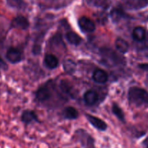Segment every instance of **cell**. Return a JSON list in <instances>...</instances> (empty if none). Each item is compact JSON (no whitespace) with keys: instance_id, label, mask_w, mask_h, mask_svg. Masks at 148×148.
Returning <instances> with one entry per match:
<instances>
[{"instance_id":"cell-8","label":"cell","mask_w":148,"mask_h":148,"mask_svg":"<svg viewBox=\"0 0 148 148\" xmlns=\"http://www.w3.org/2000/svg\"><path fill=\"white\" fill-rule=\"evenodd\" d=\"M21 121L25 124H29L34 121L39 122L37 115L34 110H25L23 112L21 115Z\"/></svg>"},{"instance_id":"cell-26","label":"cell","mask_w":148,"mask_h":148,"mask_svg":"<svg viewBox=\"0 0 148 148\" xmlns=\"http://www.w3.org/2000/svg\"><path fill=\"white\" fill-rule=\"evenodd\" d=\"M147 1H148V0H147Z\"/></svg>"},{"instance_id":"cell-11","label":"cell","mask_w":148,"mask_h":148,"mask_svg":"<svg viewBox=\"0 0 148 148\" xmlns=\"http://www.w3.org/2000/svg\"><path fill=\"white\" fill-rule=\"evenodd\" d=\"M92 79L96 83L105 84L108 80V75L102 69H96L93 73Z\"/></svg>"},{"instance_id":"cell-20","label":"cell","mask_w":148,"mask_h":148,"mask_svg":"<svg viewBox=\"0 0 148 148\" xmlns=\"http://www.w3.org/2000/svg\"><path fill=\"white\" fill-rule=\"evenodd\" d=\"M60 88L62 89V91L65 93L68 94V95H71L72 94V92H71V85L70 84L69 82H66V81H62L60 82Z\"/></svg>"},{"instance_id":"cell-18","label":"cell","mask_w":148,"mask_h":148,"mask_svg":"<svg viewBox=\"0 0 148 148\" xmlns=\"http://www.w3.org/2000/svg\"><path fill=\"white\" fill-rule=\"evenodd\" d=\"M63 68L65 72L68 73H73L76 68V63L72 60H65L63 62Z\"/></svg>"},{"instance_id":"cell-16","label":"cell","mask_w":148,"mask_h":148,"mask_svg":"<svg viewBox=\"0 0 148 148\" xmlns=\"http://www.w3.org/2000/svg\"><path fill=\"white\" fill-rule=\"evenodd\" d=\"M112 111L113 113L119 119L120 121L124 122L125 121V116L123 111L122 110L121 108L116 103H113L112 106Z\"/></svg>"},{"instance_id":"cell-3","label":"cell","mask_w":148,"mask_h":148,"mask_svg":"<svg viewBox=\"0 0 148 148\" xmlns=\"http://www.w3.org/2000/svg\"><path fill=\"white\" fill-rule=\"evenodd\" d=\"M78 24L80 29L84 33H92L96 29V25L94 21L87 17H82L79 20Z\"/></svg>"},{"instance_id":"cell-5","label":"cell","mask_w":148,"mask_h":148,"mask_svg":"<svg viewBox=\"0 0 148 148\" xmlns=\"http://www.w3.org/2000/svg\"><path fill=\"white\" fill-rule=\"evenodd\" d=\"M11 28H18L21 30H26L29 28L30 23L26 18L22 15L15 17L11 21Z\"/></svg>"},{"instance_id":"cell-19","label":"cell","mask_w":148,"mask_h":148,"mask_svg":"<svg viewBox=\"0 0 148 148\" xmlns=\"http://www.w3.org/2000/svg\"><path fill=\"white\" fill-rule=\"evenodd\" d=\"M124 17V14L121 10L114 9L111 12V18L113 21H119Z\"/></svg>"},{"instance_id":"cell-14","label":"cell","mask_w":148,"mask_h":148,"mask_svg":"<svg viewBox=\"0 0 148 148\" xmlns=\"http://www.w3.org/2000/svg\"><path fill=\"white\" fill-rule=\"evenodd\" d=\"M146 36V31L143 27L137 26L133 30L132 37L136 42H142Z\"/></svg>"},{"instance_id":"cell-9","label":"cell","mask_w":148,"mask_h":148,"mask_svg":"<svg viewBox=\"0 0 148 148\" xmlns=\"http://www.w3.org/2000/svg\"><path fill=\"white\" fill-rule=\"evenodd\" d=\"M98 94L94 90H88L84 95V100L86 105L92 106L95 105L98 100Z\"/></svg>"},{"instance_id":"cell-6","label":"cell","mask_w":148,"mask_h":148,"mask_svg":"<svg viewBox=\"0 0 148 148\" xmlns=\"http://www.w3.org/2000/svg\"><path fill=\"white\" fill-rule=\"evenodd\" d=\"M86 118L88 121L90 123V124H92L97 130L101 131V132H105L108 129L107 123L102 119L90 114H86Z\"/></svg>"},{"instance_id":"cell-22","label":"cell","mask_w":148,"mask_h":148,"mask_svg":"<svg viewBox=\"0 0 148 148\" xmlns=\"http://www.w3.org/2000/svg\"><path fill=\"white\" fill-rule=\"evenodd\" d=\"M0 68L2 70H5V71L8 70V64L5 62V61L2 59L1 56H0Z\"/></svg>"},{"instance_id":"cell-25","label":"cell","mask_w":148,"mask_h":148,"mask_svg":"<svg viewBox=\"0 0 148 148\" xmlns=\"http://www.w3.org/2000/svg\"><path fill=\"white\" fill-rule=\"evenodd\" d=\"M147 148H148V146H147Z\"/></svg>"},{"instance_id":"cell-1","label":"cell","mask_w":148,"mask_h":148,"mask_svg":"<svg viewBox=\"0 0 148 148\" xmlns=\"http://www.w3.org/2000/svg\"><path fill=\"white\" fill-rule=\"evenodd\" d=\"M128 99L131 104L137 107L148 106V92L142 88L131 87L128 92Z\"/></svg>"},{"instance_id":"cell-4","label":"cell","mask_w":148,"mask_h":148,"mask_svg":"<svg viewBox=\"0 0 148 148\" xmlns=\"http://www.w3.org/2000/svg\"><path fill=\"white\" fill-rule=\"evenodd\" d=\"M6 58L12 64L18 63L23 60V55L21 51L15 47H10L8 49Z\"/></svg>"},{"instance_id":"cell-21","label":"cell","mask_w":148,"mask_h":148,"mask_svg":"<svg viewBox=\"0 0 148 148\" xmlns=\"http://www.w3.org/2000/svg\"><path fill=\"white\" fill-rule=\"evenodd\" d=\"M10 6L16 8H22L24 5V2L22 0H7Z\"/></svg>"},{"instance_id":"cell-7","label":"cell","mask_w":148,"mask_h":148,"mask_svg":"<svg viewBox=\"0 0 148 148\" xmlns=\"http://www.w3.org/2000/svg\"><path fill=\"white\" fill-rule=\"evenodd\" d=\"M51 97V91L47 86L39 87L36 92V99L40 102H46Z\"/></svg>"},{"instance_id":"cell-13","label":"cell","mask_w":148,"mask_h":148,"mask_svg":"<svg viewBox=\"0 0 148 148\" xmlns=\"http://www.w3.org/2000/svg\"><path fill=\"white\" fill-rule=\"evenodd\" d=\"M63 114L64 118L65 119H68V120H75L79 117V114L77 110L73 107H67L65 108L63 110Z\"/></svg>"},{"instance_id":"cell-2","label":"cell","mask_w":148,"mask_h":148,"mask_svg":"<svg viewBox=\"0 0 148 148\" xmlns=\"http://www.w3.org/2000/svg\"><path fill=\"white\" fill-rule=\"evenodd\" d=\"M76 140L83 148H95V140L86 131L78 129L74 135Z\"/></svg>"},{"instance_id":"cell-15","label":"cell","mask_w":148,"mask_h":148,"mask_svg":"<svg viewBox=\"0 0 148 148\" xmlns=\"http://www.w3.org/2000/svg\"><path fill=\"white\" fill-rule=\"evenodd\" d=\"M115 46H116V49L122 54H126V52H128L129 49V45L128 42L121 38L116 39L115 42Z\"/></svg>"},{"instance_id":"cell-12","label":"cell","mask_w":148,"mask_h":148,"mask_svg":"<svg viewBox=\"0 0 148 148\" xmlns=\"http://www.w3.org/2000/svg\"><path fill=\"white\" fill-rule=\"evenodd\" d=\"M65 39L68 41V43L75 46H79L82 42V38L73 31H68L65 34Z\"/></svg>"},{"instance_id":"cell-17","label":"cell","mask_w":148,"mask_h":148,"mask_svg":"<svg viewBox=\"0 0 148 148\" xmlns=\"http://www.w3.org/2000/svg\"><path fill=\"white\" fill-rule=\"evenodd\" d=\"M88 3L92 6L107 9L110 6V0H87Z\"/></svg>"},{"instance_id":"cell-24","label":"cell","mask_w":148,"mask_h":148,"mask_svg":"<svg viewBox=\"0 0 148 148\" xmlns=\"http://www.w3.org/2000/svg\"><path fill=\"white\" fill-rule=\"evenodd\" d=\"M139 68L145 71H148V63H144L139 65Z\"/></svg>"},{"instance_id":"cell-10","label":"cell","mask_w":148,"mask_h":148,"mask_svg":"<svg viewBox=\"0 0 148 148\" xmlns=\"http://www.w3.org/2000/svg\"><path fill=\"white\" fill-rule=\"evenodd\" d=\"M45 65L49 69H55L59 65V60L55 55L52 54H47L44 58Z\"/></svg>"},{"instance_id":"cell-23","label":"cell","mask_w":148,"mask_h":148,"mask_svg":"<svg viewBox=\"0 0 148 148\" xmlns=\"http://www.w3.org/2000/svg\"><path fill=\"white\" fill-rule=\"evenodd\" d=\"M41 52V45H35L33 47V53L35 55H38Z\"/></svg>"}]
</instances>
